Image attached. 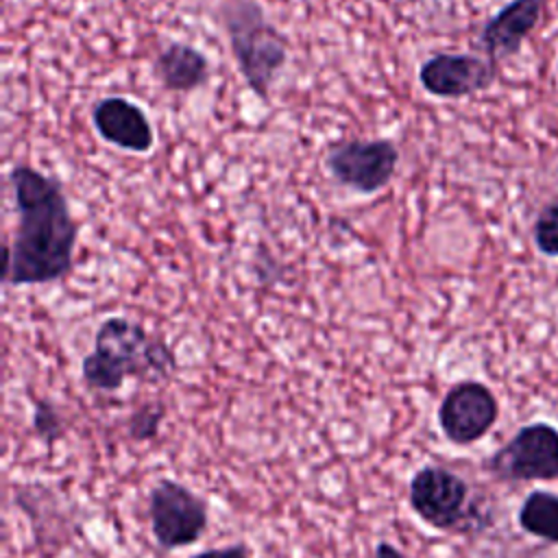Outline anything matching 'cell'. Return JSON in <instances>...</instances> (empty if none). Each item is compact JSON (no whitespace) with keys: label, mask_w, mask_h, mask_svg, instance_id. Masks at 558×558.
<instances>
[{"label":"cell","mask_w":558,"mask_h":558,"mask_svg":"<svg viewBox=\"0 0 558 558\" xmlns=\"http://www.w3.org/2000/svg\"><path fill=\"white\" fill-rule=\"evenodd\" d=\"M9 183L20 227L4 248V283L35 286L65 277L74 264L78 225L61 183L24 163L11 168Z\"/></svg>","instance_id":"cell-1"},{"label":"cell","mask_w":558,"mask_h":558,"mask_svg":"<svg viewBox=\"0 0 558 558\" xmlns=\"http://www.w3.org/2000/svg\"><path fill=\"white\" fill-rule=\"evenodd\" d=\"M177 368L174 353L166 340L150 336L140 323L109 316L96 331L94 351L83 357L81 373L96 390H118L126 377L159 381Z\"/></svg>","instance_id":"cell-2"},{"label":"cell","mask_w":558,"mask_h":558,"mask_svg":"<svg viewBox=\"0 0 558 558\" xmlns=\"http://www.w3.org/2000/svg\"><path fill=\"white\" fill-rule=\"evenodd\" d=\"M220 13L240 74L268 102L275 76L288 61L286 35L266 20L264 9L255 0H227Z\"/></svg>","instance_id":"cell-3"},{"label":"cell","mask_w":558,"mask_h":558,"mask_svg":"<svg viewBox=\"0 0 558 558\" xmlns=\"http://www.w3.org/2000/svg\"><path fill=\"white\" fill-rule=\"evenodd\" d=\"M410 506L432 527L445 532H469L486 525L480 506L471 501V486L458 473L427 464L410 480Z\"/></svg>","instance_id":"cell-4"},{"label":"cell","mask_w":558,"mask_h":558,"mask_svg":"<svg viewBox=\"0 0 558 558\" xmlns=\"http://www.w3.org/2000/svg\"><path fill=\"white\" fill-rule=\"evenodd\" d=\"M486 471L501 482L558 480V429L541 421L523 425L486 460Z\"/></svg>","instance_id":"cell-5"},{"label":"cell","mask_w":558,"mask_h":558,"mask_svg":"<svg viewBox=\"0 0 558 558\" xmlns=\"http://www.w3.org/2000/svg\"><path fill=\"white\" fill-rule=\"evenodd\" d=\"M399 148L386 137L377 140H344L333 144L325 155L329 174L344 187L360 194L384 190L395 177Z\"/></svg>","instance_id":"cell-6"},{"label":"cell","mask_w":558,"mask_h":558,"mask_svg":"<svg viewBox=\"0 0 558 558\" xmlns=\"http://www.w3.org/2000/svg\"><path fill=\"white\" fill-rule=\"evenodd\" d=\"M153 536L166 549L196 543L207 527V501L174 480H161L148 497Z\"/></svg>","instance_id":"cell-7"},{"label":"cell","mask_w":558,"mask_h":558,"mask_svg":"<svg viewBox=\"0 0 558 558\" xmlns=\"http://www.w3.org/2000/svg\"><path fill=\"white\" fill-rule=\"evenodd\" d=\"M499 416L493 390L475 379L453 384L438 405V425L456 445H471L486 436Z\"/></svg>","instance_id":"cell-8"},{"label":"cell","mask_w":558,"mask_h":558,"mask_svg":"<svg viewBox=\"0 0 558 558\" xmlns=\"http://www.w3.org/2000/svg\"><path fill=\"white\" fill-rule=\"evenodd\" d=\"M497 81V63L466 52H436L418 68L421 87L436 98H464Z\"/></svg>","instance_id":"cell-9"},{"label":"cell","mask_w":558,"mask_h":558,"mask_svg":"<svg viewBox=\"0 0 558 558\" xmlns=\"http://www.w3.org/2000/svg\"><path fill=\"white\" fill-rule=\"evenodd\" d=\"M92 122L98 135L129 153H148L155 144V131L146 111L124 96L100 98L92 107Z\"/></svg>","instance_id":"cell-10"},{"label":"cell","mask_w":558,"mask_h":558,"mask_svg":"<svg viewBox=\"0 0 558 558\" xmlns=\"http://www.w3.org/2000/svg\"><path fill=\"white\" fill-rule=\"evenodd\" d=\"M547 0H510L482 28L480 48L493 63H499L521 50L525 37L543 17Z\"/></svg>","instance_id":"cell-11"},{"label":"cell","mask_w":558,"mask_h":558,"mask_svg":"<svg viewBox=\"0 0 558 558\" xmlns=\"http://www.w3.org/2000/svg\"><path fill=\"white\" fill-rule=\"evenodd\" d=\"M155 74L170 92H194L209 78V59L190 44L172 41L157 54Z\"/></svg>","instance_id":"cell-12"},{"label":"cell","mask_w":558,"mask_h":558,"mask_svg":"<svg viewBox=\"0 0 558 558\" xmlns=\"http://www.w3.org/2000/svg\"><path fill=\"white\" fill-rule=\"evenodd\" d=\"M519 525L527 534L558 545V495L532 490L519 508Z\"/></svg>","instance_id":"cell-13"},{"label":"cell","mask_w":558,"mask_h":558,"mask_svg":"<svg viewBox=\"0 0 558 558\" xmlns=\"http://www.w3.org/2000/svg\"><path fill=\"white\" fill-rule=\"evenodd\" d=\"M532 235L545 257H558V194L538 211Z\"/></svg>","instance_id":"cell-14"},{"label":"cell","mask_w":558,"mask_h":558,"mask_svg":"<svg viewBox=\"0 0 558 558\" xmlns=\"http://www.w3.org/2000/svg\"><path fill=\"white\" fill-rule=\"evenodd\" d=\"M166 416V408L161 401H148L140 405L126 423V432L133 440H150L159 434L161 421Z\"/></svg>","instance_id":"cell-15"},{"label":"cell","mask_w":558,"mask_h":558,"mask_svg":"<svg viewBox=\"0 0 558 558\" xmlns=\"http://www.w3.org/2000/svg\"><path fill=\"white\" fill-rule=\"evenodd\" d=\"M33 429H35L37 436L46 438L48 442L63 434V418H61L59 410L48 399H37L35 401Z\"/></svg>","instance_id":"cell-16"},{"label":"cell","mask_w":558,"mask_h":558,"mask_svg":"<svg viewBox=\"0 0 558 558\" xmlns=\"http://www.w3.org/2000/svg\"><path fill=\"white\" fill-rule=\"evenodd\" d=\"M192 558H248V549L242 543L229 545V547H216V549H205Z\"/></svg>","instance_id":"cell-17"},{"label":"cell","mask_w":558,"mask_h":558,"mask_svg":"<svg viewBox=\"0 0 558 558\" xmlns=\"http://www.w3.org/2000/svg\"><path fill=\"white\" fill-rule=\"evenodd\" d=\"M375 558H405V554H401L395 545L381 541V543H377V547H375Z\"/></svg>","instance_id":"cell-18"},{"label":"cell","mask_w":558,"mask_h":558,"mask_svg":"<svg viewBox=\"0 0 558 558\" xmlns=\"http://www.w3.org/2000/svg\"><path fill=\"white\" fill-rule=\"evenodd\" d=\"M408 2H418V0H408Z\"/></svg>","instance_id":"cell-19"}]
</instances>
